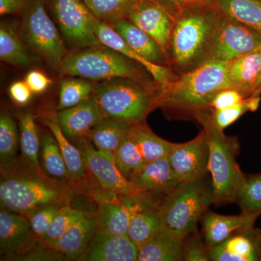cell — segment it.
Masks as SVG:
<instances>
[{"mask_svg": "<svg viewBox=\"0 0 261 261\" xmlns=\"http://www.w3.org/2000/svg\"><path fill=\"white\" fill-rule=\"evenodd\" d=\"M25 82L33 93H42L51 83L50 79L39 70H32L27 75Z\"/></svg>", "mask_w": 261, "mask_h": 261, "instance_id": "45", "label": "cell"}, {"mask_svg": "<svg viewBox=\"0 0 261 261\" xmlns=\"http://www.w3.org/2000/svg\"><path fill=\"white\" fill-rule=\"evenodd\" d=\"M132 182L147 193L166 195L181 185L168 157L146 163Z\"/></svg>", "mask_w": 261, "mask_h": 261, "instance_id": "20", "label": "cell"}, {"mask_svg": "<svg viewBox=\"0 0 261 261\" xmlns=\"http://www.w3.org/2000/svg\"><path fill=\"white\" fill-rule=\"evenodd\" d=\"M32 0H0V15L13 14L24 11Z\"/></svg>", "mask_w": 261, "mask_h": 261, "instance_id": "47", "label": "cell"}, {"mask_svg": "<svg viewBox=\"0 0 261 261\" xmlns=\"http://www.w3.org/2000/svg\"><path fill=\"white\" fill-rule=\"evenodd\" d=\"M85 214V211L76 210L69 205H62L43 238V245L53 250L65 231Z\"/></svg>", "mask_w": 261, "mask_h": 261, "instance_id": "38", "label": "cell"}, {"mask_svg": "<svg viewBox=\"0 0 261 261\" xmlns=\"http://www.w3.org/2000/svg\"><path fill=\"white\" fill-rule=\"evenodd\" d=\"M44 120L45 124L56 137L73 183L83 181L86 177V171H87L83 155L80 149L73 145L62 132L57 113H48L44 116Z\"/></svg>", "mask_w": 261, "mask_h": 261, "instance_id": "28", "label": "cell"}, {"mask_svg": "<svg viewBox=\"0 0 261 261\" xmlns=\"http://www.w3.org/2000/svg\"><path fill=\"white\" fill-rule=\"evenodd\" d=\"M221 14L261 34V0H213Z\"/></svg>", "mask_w": 261, "mask_h": 261, "instance_id": "31", "label": "cell"}, {"mask_svg": "<svg viewBox=\"0 0 261 261\" xmlns=\"http://www.w3.org/2000/svg\"><path fill=\"white\" fill-rule=\"evenodd\" d=\"M23 34L27 45L56 69L61 70L66 48L44 6L32 0L24 10Z\"/></svg>", "mask_w": 261, "mask_h": 261, "instance_id": "8", "label": "cell"}, {"mask_svg": "<svg viewBox=\"0 0 261 261\" xmlns=\"http://www.w3.org/2000/svg\"><path fill=\"white\" fill-rule=\"evenodd\" d=\"M19 145L20 136L17 123L9 113L2 112L0 116V163L2 173L15 167Z\"/></svg>", "mask_w": 261, "mask_h": 261, "instance_id": "33", "label": "cell"}, {"mask_svg": "<svg viewBox=\"0 0 261 261\" xmlns=\"http://www.w3.org/2000/svg\"><path fill=\"white\" fill-rule=\"evenodd\" d=\"M10 97L19 106L27 104L32 97V92L25 82H15L9 88Z\"/></svg>", "mask_w": 261, "mask_h": 261, "instance_id": "46", "label": "cell"}, {"mask_svg": "<svg viewBox=\"0 0 261 261\" xmlns=\"http://www.w3.org/2000/svg\"><path fill=\"white\" fill-rule=\"evenodd\" d=\"M133 123L113 118H104L91 130L87 138L94 147L114 158L119 146L130 135Z\"/></svg>", "mask_w": 261, "mask_h": 261, "instance_id": "27", "label": "cell"}, {"mask_svg": "<svg viewBox=\"0 0 261 261\" xmlns=\"http://www.w3.org/2000/svg\"><path fill=\"white\" fill-rule=\"evenodd\" d=\"M0 58L15 66H28L31 63L16 31L9 24L2 23L0 27Z\"/></svg>", "mask_w": 261, "mask_h": 261, "instance_id": "34", "label": "cell"}, {"mask_svg": "<svg viewBox=\"0 0 261 261\" xmlns=\"http://www.w3.org/2000/svg\"><path fill=\"white\" fill-rule=\"evenodd\" d=\"M40 166L48 177L65 185H72L68 168L53 133L46 134L41 141Z\"/></svg>", "mask_w": 261, "mask_h": 261, "instance_id": "30", "label": "cell"}, {"mask_svg": "<svg viewBox=\"0 0 261 261\" xmlns=\"http://www.w3.org/2000/svg\"><path fill=\"white\" fill-rule=\"evenodd\" d=\"M91 25L94 34L102 45L119 53L136 63H138L152 75L154 81L160 85H166L178 78L177 75L173 74L171 70L167 67L151 63L137 54L125 42L123 37L113 28L112 25L99 20L94 14L92 15Z\"/></svg>", "mask_w": 261, "mask_h": 261, "instance_id": "15", "label": "cell"}, {"mask_svg": "<svg viewBox=\"0 0 261 261\" xmlns=\"http://www.w3.org/2000/svg\"><path fill=\"white\" fill-rule=\"evenodd\" d=\"M130 136L138 146L146 163L168 157L175 144L156 135L145 121L133 123Z\"/></svg>", "mask_w": 261, "mask_h": 261, "instance_id": "32", "label": "cell"}, {"mask_svg": "<svg viewBox=\"0 0 261 261\" xmlns=\"http://www.w3.org/2000/svg\"><path fill=\"white\" fill-rule=\"evenodd\" d=\"M127 19L153 38L168 53L175 19L163 7L154 0H139Z\"/></svg>", "mask_w": 261, "mask_h": 261, "instance_id": "14", "label": "cell"}, {"mask_svg": "<svg viewBox=\"0 0 261 261\" xmlns=\"http://www.w3.org/2000/svg\"><path fill=\"white\" fill-rule=\"evenodd\" d=\"M162 230L159 206H144L140 203L132 212L127 236L141 248Z\"/></svg>", "mask_w": 261, "mask_h": 261, "instance_id": "26", "label": "cell"}, {"mask_svg": "<svg viewBox=\"0 0 261 261\" xmlns=\"http://www.w3.org/2000/svg\"><path fill=\"white\" fill-rule=\"evenodd\" d=\"M195 116L203 127L208 146L213 203L233 202L238 199L245 178L236 162L238 143L216 126L207 110L197 111Z\"/></svg>", "mask_w": 261, "mask_h": 261, "instance_id": "2", "label": "cell"}, {"mask_svg": "<svg viewBox=\"0 0 261 261\" xmlns=\"http://www.w3.org/2000/svg\"><path fill=\"white\" fill-rule=\"evenodd\" d=\"M237 200L244 214H261V173L245 177Z\"/></svg>", "mask_w": 261, "mask_h": 261, "instance_id": "39", "label": "cell"}, {"mask_svg": "<svg viewBox=\"0 0 261 261\" xmlns=\"http://www.w3.org/2000/svg\"><path fill=\"white\" fill-rule=\"evenodd\" d=\"M260 214H244L240 216H223L215 213H205L202 219L204 236L209 247L216 246L236 231L253 227Z\"/></svg>", "mask_w": 261, "mask_h": 261, "instance_id": "21", "label": "cell"}, {"mask_svg": "<svg viewBox=\"0 0 261 261\" xmlns=\"http://www.w3.org/2000/svg\"><path fill=\"white\" fill-rule=\"evenodd\" d=\"M39 243L42 241L34 233L27 217L13 211L2 209L0 212L2 258L23 257L34 251Z\"/></svg>", "mask_w": 261, "mask_h": 261, "instance_id": "12", "label": "cell"}, {"mask_svg": "<svg viewBox=\"0 0 261 261\" xmlns=\"http://www.w3.org/2000/svg\"><path fill=\"white\" fill-rule=\"evenodd\" d=\"M184 260V240L161 230L140 248L138 261Z\"/></svg>", "mask_w": 261, "mask_h": 261, "instance_id": "29", "label": "cell"}, {"mask_svg": "<svg viewBox=\"0 0 261 261\" xmlns=\"http://www.w3.org/2000/svg\"><path fill=\"white\" fill-rule=\"evenodd\" d=\"M96 232V213L86 214L71 225L58 240L53 250L76 260L88 247Z\"/></svg>", "mask_w": 261, "mask_h": 261, "instance_id": "22", "label": "cell"}, {"mask_svg": "<svg viewBox=\"0 0 261 261\" xmlns=\"http://www.w3.org/2000/svg\"><path fill=\"white\" fill-rule=\"evenodd\" d=\"M95 85L85 79H66L61 82L58 111L73 107L92 97Z\"/></svg>", "mask_w": 261, "mask_h": 261, "instance_id": "37", "label": "cell"}, {"mask_svg": "<svg viewBox=\"0 0 261 261\" xmlns=\"http://www.w3.org/2000/svg\"><path fill=\"white\" fill-rule=\"evenodd\" d=\"M211 260H261V230L253 227L240 231L209 249Z\"/></svg>", "mask_w": 261, "mask_h": 261, "instance_id": "18", "label": "cell"}, {"mask_svg": "<svg viewBox=\"0 0 261 261\" xmlns=\"http://www.w3.org/2000/svg\"><path fill=\"white\" fill-rule=\"evenodd\" d=\"M142 197H125V201L104 202L96 212V231L118 236H127L132 212Z\"/></svg>", "mask_w": 261, "mask_h": 261, "instance_id": "19", "label": "cell"}, {"mask_svg": "<svg viewBox=\"0 0 261 261\" xmlns=\"http://www.w3.org/2000/svg\"><path fill=\"white\" fill-rule=\"evenodd\" d=\"M62 205H63L58 203L47 204L36 209L27 216L33 231L41 241H42L48 228Z\"/></svg>", "mask_w": 261, "mask_h": 261, "instance_id": "41", "label": "cell"}, {"mask_svg": "<svg viewBox=\"0 0 261 261\" xmlns=\"http://www.w3.org/2000/svg\"><path fill=\"white\" fill-rule=\"evenodd\" d=\"M61 70L64 74L92 81L142 79V72L130 59L102 46L67 53Z\"/></svg>", "mask_w": 261, "mask_h": 261, "instance_id": "7", "label": "cell"}, {"mask_svg": "<svg viewBox=\"0 0 261 261\" xmlns=\"http://www.w3.org/2000/svg\"><path fill=\"white\" fill-rule=\"evenodd\" d=\"M260 70V49L228 62V75L233 89L246 98L254 95Z\"/></svg>", "mask_w": 261, "mask_h": 261, "instance_id": "24", "label": "cell"}, {"mask_svg": "<svg viewBox=\"0 0 261 261\" xmlns=\"http://www.w3.org/2000/svg\"><path fill=\"white\" fill-rule=\"evenodd\" d=\"M158 88L140 80L116 79L95 86L92 97L105 118L135 123L145 121L149 113L157 108Z\"/></svg>", "mask_w": 261, "mask_h": 261, "instance_id": "4", "label": "cell"}, {"mask_svg": "<svg viewBox=\"0 0 261 261\" xmlns=\"http://www.w3.org/2000/svg\"><path fill=\"white\" fill-rule=\"evenodd\" d=\"M260 70L259 74L258 80H257L256 87H255V93L253 96H260L261 94V49H260Z\"/></svg>", "mask_w": 261, "mask_h": 261, "instance_id": "48", "label": "cell"}, {"mask_svg": "<svg viewBox=\"0 0 261 261\" xmlns=\"http://www.w3.org/2000/svg\"><path fill=\"white\" fill-rule=\"evenodd\" d=\"M114 162L122 175L130 181L146 164L138 146L130 135L115 152Z\"/></svg>", "mask_w": 261, "mask_h": 261, "instance_id": "36", "label": "cell"}, {"mask_svg": "<svg viewBox=\"0 0 261 261\" xmlns=\"http://www.w3.org/2000/svg\"><path fill=\"white\" fill-rule=\"evenodd\" d=\"M139 0H84L94 16L110 25L128 18Z\"/></svg>", "mask_w": 261, "mask_h": 261, "instance_id": "35", "label": "cell"}, {"mask_svg": "<svg viewBox=\"0 0 261 261\" xmlns=\"http://www.w3.org/2000/svg\"><path fill=\"white\" fill-rule=\"evenodd\" d=\"M233 89L228 62L207 59L165 86L159 84L157 108L179 111H203L210 108L216 94Z\"/></svg>", "mask_w": 261, "mask_h": 261, "instance_id": "1", "label": "cell"}, {"mask_svg": "<svg viewBox=\"0 0 261 261\" xmlns=\"http://www.w3.org/2000/svg\"><path fill=\"white\" fill-rule=\"evenodd\" d=\"M67 200L66 185L28 173H5L0 184L2 208L27 217L31 213L50 203L63 205Z\"/></svg>", "mask_w": 261, "mask_h": 261, "instance_id": "5", "label": "cell"}, {"mask_svg": "<svg viewBox=\"0 0 261 261\" xmlns=\"http://www.w3.org/2000/svg\"><path fill=\"white\" fill-rule=\"evenodd\" d=\"M20 147L22 161L25 169L42 177H48L42 171L39 162L41 142L38 135L35 117L29 112L19 115Z\"/></svg>", "mask_w": 261, "mask_h": 261, "instance_id": "25", "label": "cell"}, {"mask_svg": "<svg viewBox=\"0 0 261 261\" xmlns=\"http://www.w3.org/2000/svg\"><path fill=\"white\" fill-rule=\"evenodd\" d=\"M112 27L130 48L147 61L160 65L167 63V53L159 43L128 19H123Z\"/></svg>", "mask_w": 261, "mask_h": 261, "instance_id": "23", "label": "cell"}, {"mask_svg": "<svg viewBox=\"0 0 261 261\" xmlns=\"http://www.w3.org/2000/svg\"><path fill=\"white\" fill-rule=\"evenodd\" d=\"M246 97L235 89H227L216 94L211 103L212 110H222L243 102Z\"/></svg>", "mask_w": 261, "mask_h": 261, "instance_id": "42", "label": "cell"}, {"mask_svg": "<svg viewBox=\"0 0 261 261\" xmlns=\"http://www.w3.org/2000/svg\"><path fill=\"white\" fill-rule=\"evenodd\" d=\"M163 7L173 18L182 10L197 5H213V0H154Z\"/></svg>", "mask_w": 261, "mask_h": 261, "instance_id": "43", "label": "cell"}, {"mask_svg": "<svg viewBox=\"0 0 261 261\" xmlns=\"http://www.w3.org/2000/svg\"><path fill=\"white\" fill-rule=\"evenodd\" d=\"M184 260L188 261L211 260L209 250L202 245V241L195 238L189 242L187 246L184 247Z\"/></svg>", "mask_w": 261, "mask_h": 261, "instance_id": "44", "label": "cell"}, {"mask_svg": "<svg viewBox=\"0 0 261 261\" xmlns=\"http://www.w3.org/2000/svg\"><path fill=\"white\" fill-rule=\"evenodd\" d=\"M218 13L214 4L197 5L182 10L175 16L170 49L178 68H195L205 61Z\"/></svg>", "mask_w": 261, "mask_h": 261, "instance_id": "3", "label": "cell"}, {"mask_svg": "<svg viewBox=\"0 0 261 261\" xmlns=\"http://www.w3.org/2000/svg\"><path fill=\"white\" fill-rule=\"evenodd\" d=\"M51 7L62 33L71 44L86 48L102 45L91 25L93 13L84 0H51Z\"/></svg>", "mask_w": 261, "mask_h": 261, "instance_id": "11", "label": "cell"}, {"mask_svg": "<svg viewBox=\"0 0 261 261\" xmlns=\"http://www.w3.org/2000/svg\"><path fill=\"white\" fill-rule=\"evenodd\" d=\"M208 146L203 130L185 143L174 144L168 155L176 176L182 183L205 178L208 171Z\"/></svg>", "mask_w": 261, "mask_h": 261, "instance_id": "13", "label": "cell"}, {"mask_svg": "<svg viewBox=\"0 0 261 261\" xmlns=\"http://www.w3.org/2000/svg\"><path fill=\"white\" fill-rule=\"evenodd\" d=\"M260 97L251 96L245 99L243 102L222 110H212L211 117L216 126L224 130L226 127L230 126L239 119L247 111L253 112L256 111L260 105Z\"/></svg>", "mask_w": 261, "mask_h": 261, "instance_id": "40", "label": "cell"}, {"mask_svg": "<svg viewBox=\"0 0 261 261\" xmlns=\"http://www.w3.org/2000/svg\"><path fill=\"white\" fill-rule=\"evenodd\" d=\"M85 161L87 170L103 188L123 197H142L147 192L128 181L120 172L114 158L95 149L87 137L75 141Z\"/></svg>", "mask_w": 261, "mask_h": 261, "instance_id": "10", "label": "cell"}, {"mask_svg": "<svg viewBox=\"0 0 261 261\" xmlns=\"http://www.w3.org/2000/svg\"><path fill=\"white\" fill-rule=\"evenodd\" d=\"M211 203L212 187L207 186L204 178L182 183L159 206L162 230L185 240L195 231L202 214Z\"/></svg>", "mask_w": 261, "mask_h": 261, "instance_id": "6", "label": "cell"}, {"mask_svg": "<svg viewBox=\"0 0 261 261\" xmlns=\"http://www.w3.org/2000/svg\"><path fill=\"white\" fill-rule=\"evenodd\" d=\"M140 248L128 236L108 233H95L88 247L76 260L136 261L138 260Z\"/></svg>", "mask_w": 261, "mask_h": 261, "instance_id": "16", "label": "cell"}, {"mask_svg": "<svg viewBox=\"0 0 261 261\" xmlns=\"http://www.w3.org/2000/svg\"><path fill=\"white\" fill-rule=\"evenodd\" d=\"M260 49V33L219 11L207 44L205 60L229 62Z\"/></svg>", "mask_w": 261, "mask_h": 261, "instance_id": "9", "label": "cell"}, {"mask_svg": "<svg viewBox=\"0 0 261 261\" xmlns=\"http://www.w3.org/2000/svg\"><path fill=\"white\" fill-rule=\"evenodd\" d=\"M57 117L62 132L70 142L88 137L105 118L92 96L73 107L58 111Z\"/></svg>", "mask_w": 261, "mask_h": 261, "instance_id": "17", "label": "cell"}]
</instances>
